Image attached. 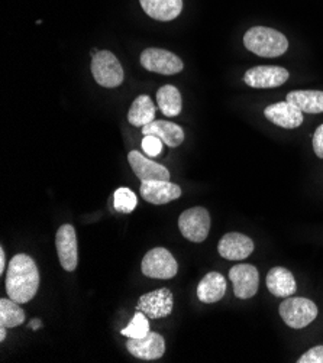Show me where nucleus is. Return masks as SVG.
<instances>
[{"instance_id": "obj_1", "label": "nucleus", "mask_w": 323, "mask_h": 363, "mask_svg": "<svg viewBox=\"0 0 323 363\" xmlns=\"http://www.w3.org/2000/svg\"><path fill=\"white\" fill-rule=\"evenodd\" d=\"M40 288V271L35 261L25 255L18 253L8 267L6 272V293L9 298L19 304L29 303Z\"/></svg>"}, {"instance_id": "obj_28", "label": "nucleus", "mask_w": 323, "mask_h": 363, "mask_svg": "<svg viewBox=\"0 0 323 363\" xmlns=\"http://www.w3.org/2000/svg\"><path fill=\"white\" fill-rule=\"evenodd\" d=\"M297 363H323V346H314L302 354Z\"/></svg>"}, {"instance_id": "obj_18", "label": "nucleus", "mask_w": 323, "mask_h": 363, "mask_svg": "<svg viewBox=\"0 0 323 363\" xmlns=\"http://www.w3.org/2000/svg\"><path fill=\"white\" fill-rule=\"evenodd\" d=\"M226 279L219 272L206 274L197 285V298L204 304L218 303L225 297Z\"/></svg>"}, {"instance_id": "obj_15", "label": "nucleus", "mask_w": 323, "mask_h": 363, "mask_svg": "<svg viewBox=\"0 0 323 363\" xmlns=\"http://www.w3.org/2000/svg\"><path fill=\"white\" fill-rule=\"evenodd\" d=\"M128 352L136 359L142 360H155L163 357L165 352L164 337L158 333L150 332L147 336L139 339H129L126 342Z\"/></svg>"}, {"instance_id": "obj_17", "label": "nucleus", "mask_w": 323, "mask_h": 363, "mask_svg": "<svg viewBox=\"0 0 323 363\" xmlns=\"http://www.w3.org/2000/svg\"><path fill=\"white\" fill-rule=\"evenodd\" d=\"M267 288L268 291L280 298L292 297L297 291V284L293 274L281 267L271 268L267 274Z\"/></svg>"}, {"instance_id": "obj_25", "label": "nucleus", "mask_w": 323, "mask_h": 363, "mask_svg": "<svg viewBox=\"0 0 323 363\" xmlns=\"http://www.w3.org/2000/svg\"><path fill=\"white\" fill-rule=\"evenodd\" d=\"M148 333H150L148 317L142 311H136L126 328L121 330V335L129 339H139V337L147 336Z\"/></svg>"}, {"instance_id": "obj_23", "label": "nucleus", "mask_w": 323, "mask_h": 363, "mask_svg": "<svg viewBox=\"0 0 323 363\" xmlns=\"http://www.w3.org/2000/svg\"><path fill=\"white\" fill-rule=\"evenodd\" d=\"M157 101H158L160 111L165 116L174 118V116L180 115L182 107H183V100H182V94H180V91H178L177 87H174L171 84H165V86L160 87V90L157 91Z\"/></svg>"}, {"instance_id": "obj_24", "label": "nucleus", "mask_w": 323, "mask_h": 363, "mask_svg": "<svg viewBox=\"0 0 323 363\" xmlns=\"http://www.w3.org/2000/svg\"><path fill=\"white\" fill-rule=\"evenodd\" d=\"M25 311L21 308L19 303L12 298L0 300V324L6 325L8 329H13L16 325L23 324Z\"/></svg>"}, {"instance_id": "obj_21", "label": "nucleus", "mask_w": 323, "mask_h": 363, "mask_svg": "<svg viewBox=\"0 0 323 363\" xmlns=\"http://www.w3.org/2000/svg\"><path fill=\"white\" fill-rule=\"evenodd\" d=\"M155 111H157V107L153 103L151 97L147 94H141L133 100V103L129 108L128 122L136 128L147 126L148 123L154 122Z\"/></svg>"}, {"instance_id": "obj_22", "label": "nucleus", "mask_w": 323, "mask_h": 363, "mask_svg": "<svg viewBox=\"0 0 323 363\" xmlns=\"http://www.w3.org/2000/svg\"><path fill=\"white\" fill-rule=\"evenodd\" d=\"M285 100L297 106L303 113H323V91L295 90L287 94Z\"/></svg>"}, {"instance_id": "obj_8", "label": "nucleus", "mask_w": 323, "mask_h": 363, "mask_svg": "<svg viewBox=\"0 0 323 363\" xmlns=\"http://www.w3.org/2000/svg\"><path fill=\"white\" fill-rule=\"evenodd\" d=\"M174 297L168 288H160L139 297L135 310L142 311L148 318L158 320L173 313Z\"/></svg>"}, {"instance_id": "obj_30", "label": "nucleus", "mask_w": 323, "mask_h": 363, "mask_svg": "<svg viewBox=\"0 0 323 363\" xmlns=\"http://www.w3.org/2000/svg\"><path fill=\"white\" fill-rule=\"evenodd\" d=\"M5 268H6V253L2 246L0 247V274L5 272Z\"/></svg>"}, {"instance_id": "obj_7", "label": "nucleus", "mask_w": 323, "mask_h": 363, "mask_svg": "<svg viewBox=\"0 0 323 363\" xmlns=\"http://www.w3.org/2000/svg\"><path fill=\"white\" fill-rule=\"evenodd\" d=\"M139 61L146 69L164 76L177 74L185 68V62L180 60V57L161 48H147L146 51H142Z\"/></svg>"}, {"instance_id": "obj_5", "label": "nucleus", "mask_w": 323, "mask_h": 363, "mask_svg": "<svg viewBox=\"0 0 323 363\" xmlns=\"http://www.w3.org/2000/svg\"><path fill=\"white\" fill-rule=\"evenodd\" d=\"M142 274L154 279H171L178 272V265L165 247H154L146 253L141 265Z\"/></svg>"}, {"instance_id": "obj_19", "label": "nucleus", "mask_w": 323, "mask_h": 363, "mask_svg": "<svg viewBox=\"0 0 323 363\" xmlns=\"http://www.w3.org/2000/svg\"><path fill=\"white\" fill-rule=\"evenodd\" d=\"M139 4L150 18L161 22L175 19L183 11V0H139Z\"/></svg>"}, {"instance_id": "obj_31", "label": "nucleus", "mask_w": 323, "mask_h": 363, "mask_svg": "<svg viewBox=\"0 0 323 363\" xmlns=\"http://www.w3.org/2000/svg\"><path fill=\"white\" fill-rule=\"evenodd\" d=\"M43 325V321L40 320V318H35V320H32L31 323H29V328L32 329V330H38Z\"/></svg>"}, {"instance_id": "obj_9", "label": "nucleus", "mask_w": 323, "mask_h": 363, "mask_svg": "<svg viewBox=\"0 0 323 363\" xmlns=\"http://www.w3.org/2000/svg\"><path fill=\"white\" fill-rule=\"evenodd\" d=\"M290 77V72L283 67L277 65H258L249 68L245 76L243 83L254 89H274L283 86Z\"/></svg>"}, {"instance_id": "obj_2", "label": "nucleus", "mask_w": 323, "mask_h": 363, "mask_svg": "<svg viewBox=\"0 0 323 363\" xmlns=\"http://www.w3.org/2000/svg\"><path fill=\"white\" fill-rule=\"evenodd\" d=\"M243 45L258 57L275 58L287 52L289 41L281 32L268 26H254L243 35Z\"/></svg>"}, {"instance_id": "obj_11", "label": "nucleus", "mask_w": 323, "mask_h": 363, "mask_svg": "<svg viewBox=\"0 0 323 363\" xmlns=\"http://www.w3.org/2000/svg\"><path fill=\"white\" fill-rule=\"evenodd\" d=\"M229 279L234 284V293L241 300L253 298L260 285V274L254 265H235L229 269Z\"/></svg>"}, {"instance_id": "obj_32", "label": "nucleus", "mask_w": 323, "mask_h": 363, "mask_svg": "<svg viewBox=\"0 0 323 363\" xmlns=\"http://www.w3.org/2000/svg\"><path fill=\"white\" fill-rule=\"evenodd\" d=\"M6 330H8L6 325L0 324V342H5L6 340Z\"/></svg>"}, {"instance_id": "obj_10", "label": "nucleus", "mask_w": 323, "mask_h": 363, "mask_svg": "<svg viewBox=\"0 0 323 363\" xmlns=\"http://www.w3.org/2000/svg\"><path fill=\"white\" fill-rule=\"evenodd\" d=\"M55 246L61 267L67 272H73L79 264V245L76 229L71 225H62L57 232Z\"/></svg>"}, {"instance_id": "obj_16", "label": "nucleus", "mask_w": 323, "mask_h": 363, "mask_svg": "<svg viewBox=\"0 0 323 363\" xmlns=\"http://www.w3.org/2000/svg\"><path fill=\"white\" fill-rule=\"evenodd\" d=\"M128 162L135 172V175L141 179V183L143 181H155V179H170V171L154 161H151L148 157L142 155L138 151H131L128 154Z\"/></svg>"}, {"instance_id": "obj_13", "label": "nucleus", "mask_w": 323, "mask_h": 363, "mask_svg": "<svg viewBox=\"0 0 323 363\" xmlns=\"http://www.w3.org/2000/svg\"><path fill=\"white\" fill-rule=\"evenodd\" d=\"M264 116L284 129H296L303 123V112L290 101H280L265 107Z\"/></svg>"}, {"instance_id": "obj_27", "label": "nucleus", "mask_w": 323, "mask_h": 363, "mask_svg": "<svg viewBox=\"0 0 323 363\" xmlns=\"http://www.w3.org/2000/svg\"><path fill=\"white\" fill-rule=\"evenodd\" d=\"M163 140L154 135H147L142 139V150L148 157L154 158L163 152Z\"/></svg>"}, {"instance_id": "obj_4", "label": "nucleus", "mask_w": 323, "mask_h": 363, "mask_svg": "<svg viewBox=\"0 0 323 363\" xmlns=\"http://www.w3.org/2000/svg\"><path fill=\"white\" fill-rule=\"evenodd\" d=\"M278 311L283 321L292 329H305L317 317V306L303 297H287Z\"/></svg>"}, {"instance_id": "obj_12", "label": "nucleus", "mask_w": 323, "mask_h": 363, "mask_svg": "<svg viewBox=\"0 0 323 363\" xmlns=\"http://www.w3.org/2000/svg\"><path fill=\"white\" fill-rule=\"evenodd\" d=\"M139 193L146 201L155 206H163L180 197L182 189L177 184L171 183L170 179L168 181L155 179V181H143L141 184Z\"/></svg>"}, {"instance_id": "obj_6", "label": "nucleus", "mask_w": 323, "mask_h": 363, "mask_svg": "<svg viewBox=\"0 0 323 363\" xmlns=\"http://www.w3.org/2000/svg\"><path fill=\"white\" fill-rule=\"evenodd\" d=\"M178 229L182 235L195 243L206 240L210 230V214L204 207L185 210L178 217Z\"/></svg>"}, {"instance_id": "obj_14", "label": "nucleus", "mask_w": 323, "mask_h": 363, "mask_svg": "<svg viewBox=\"0 0 323 363\" xmlns=\"http://www.w3.org/2000/svg\"><path fill=\"white\" fill-rule=\"evenodd\" d=\"M254 247L256 246L253 239L238 232L226 233L219 240V245H218L219 255L229 261H242L248 258L251 253L254 252Z\"/></svg>"}, {"instance_id": "obj_20", "label": "nucleus", "mask_w": 323, "mask_h": 363, "mask_svg": "<svg viewBox=\"0 0 323 363\" xmlns=\"http://www.w3.org/2000/svg\"><path fill=\"white\" fill-rule=\"evenodd\" d=\"M142 133L143 136L154 135L160 138L170 148L180 147L185 140V130L168 121H154L142 128Z\"/></svg>"}, {"instance_id": "obj_3", "label": "nucleus", "mask_w": 323, "mask_h": 363, "mask_svg": "<svg viewBox=\"0 0 323 363\" xmlns=\"http://www.w3.org/2000/svg\"><path fill=\"white\" fill-rule=\"evenodd\" d=\"M92 74L96 83L106 89L119 87L124 83V68L111 51H99L92 60Z\"/></svg>"}, {"instance_id": "obj_26", "label": "nucleus", "mask_w": 323, "mask_h": 363, "mask_svg": "<svg viewBox=\"0 0 323 363\" xmlns=\"http://www.w3.org/2000/svg\"><path fill=\"white\" fill-rule=\"evenodd\" d=\"M138 206V199L136 194L126 189V187H121L115 191L114 194V207L116 211L119 213H132Z\"/></svg>"}, {"instance_id": "obj_29", "label": "nucleus", "mask_w": 323, "mask_h": 363, "mask_svg": "<svg viewBox=\"0 0 323 363\" xmlns=\"http://www.w3.org/2000/svg\"><path fill=\"white\" fill-rule=\"evenodd\" d=\"M312 143H313L314 154H316L319 158L323 160V125H320V126L316 129V132H314V135H313Z\"/></svg>"}]
</instances>
